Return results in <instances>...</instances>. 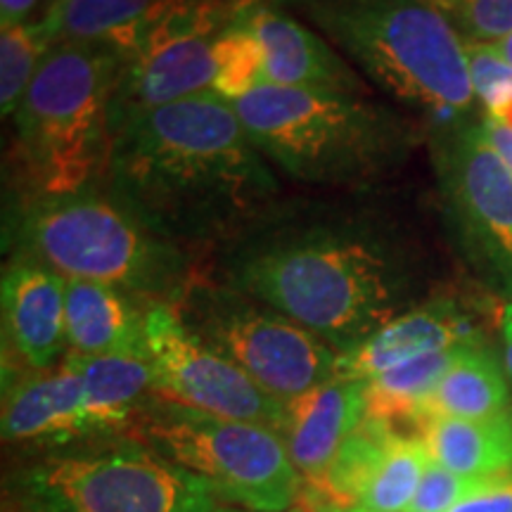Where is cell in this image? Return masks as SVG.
<instances>
[{
  "mask_svg": "<svg viewBox=\"0 0 512 512\" xmlns=\"http://www.w3.org/2000/svg\"><path fill=\"white\" fill-rule=\"evenodd\" d=\"M98 183L185 249L226 247L278 207L280 183L219 93L136 114L112 133Z\"/></svg>",
  "mask_w": 512,
  "mask_h": 512,
  "instance_id": "1",
  "label": "cell"
},
{
  "mask_svg": "<svg viewBox=\"0 0 512 512\" xmlns=\"http://www.w3.org/2000/svg\"><path fill=\"white\" fill-rule=\"evenodd\" d=\"M216 280L344 354L399 316L408 292V256L366 211L278 204L221 247Z\"/></svg>",
  "mask_w": 512,
  "mask_h": 512,
  "instance_id": "2",
  "label": "cell"
},
{
  "mask_svg": "<svg viewBox=\"0 0 512 512\" xmlns=\"http://www.w3.org/2000/svg\"><path fill=\"white\" fill-rule=\"evenodd\" d=\"M8 245L15 259L114 285L150 304H176L197 278L195 252L157 235L95 183L64 195H29L12 216Z\"/></svg>",
  "mask_w": 512,
  "mask_h": 512,
  "instance_id": "3",
  "label": "cell"
},
{
  "mask_svg": "<svg viewBox=\"0 0 512 512\" xmlns=\"http://www.w3.org/2000/svg\"><path fill=\"white\" fill-rule=\"evenodd\" d=\"M233 107L256 150L309 185L373 183L411 145L406 124L363 95L264 83Z\"/></svg>",
  "mask_w": 512,
  "mask_h": 512,
  "instance_id": "4",
  "label": "cell"
},
{
  "mask_svg": "<svg viewBox=\"0 0 512 512\" xmlns=\"http://www.w3.org/2000/svg\"><path fill=\"white\" fill-rule=\"evenodd\" d=\"M124 67L126 55L107 41H64L48 50L12 114L15 159L29 195H64L98 183Z\"/></svg>",
  "mask_w": 512,
  "mask_h": 512,
  "instance_id": "5",
  "label": "cell"
},
{
  "mask_svg": "<svg viewBox=\"0 0 512 512\" xmlns=\"http://www.w3.org/2000/svg\"><path fill=\"white\" fill-rule=\"evenodd\" d=\"M304 12L382 91L439 124L475 105L465 43L432 0H304Z\"/></svg>",
  "mask_w": 512,
  "mask_h": 512,
  "instance_id": "6",
  "label": "cell"
},
{
  "mask_svg": "<svg viewBox=\"0 0 512 512\" xmlns=\"http://www.w3.org/2000/svg\"><path fill=\"white\" fill-rule=\"evenodd\" d=\"M27 512H242L138 439L67 448L12 472Z\"/></svg>",
  "mask_w": 512,
  "mask_h": 512,
  "instance_id": "7",
  "label": "cell"
},
{
  "mask_svg": "<svg viewBox=\"0 0 512 512\" xmlns=\"http://www.w3.org/2000/svg\"><path fill=\"white\" fill-rule=\"evenodd\" d=\"M140 441L207 482L230 508L287 512L304 479L285 441L266 425L219 418L152 396L136 415Z\"/></svg>",
  "mask_w": 512,
  "mask_h": 512,
  "instance_id": "8",
  "label": "cell"
},
{
  "mask_svg": "<svg viewBox=\"0 0 512 512\" xmlns=\"http://www.w3.org/2000/svg\"><path fill=\"white\" fill-rule=\"evenodd\" d=\"M209 347L278 401L335 380L339 354L311 330L219 280L195 278L174 304Z\"/></svg>",
  "mask_w": 512,
  "mask_h": 512,
  "instance_id": "9",
  "label": "cell"
},
{
  "mask_svg": "<svg viewBox=\"0 0 512 512\" xmlns=\"http://www.w3.org/2000/svg\"><path fill=\"white\" fill-rule=\"evenodd\" d=\"M145 349L159 399L280 430L285 401L266 394L230 358L197 337L174 304H150Z\"/></svg>",
  "mask_w": 512,
  "mask_h": 512,
  "instance_id": "10",
  "label": "cell"
},
{
  "mask_svg": "<svg viewBox=\"0 0 512 512\" xmlns=\"http://www.w3.org/2000/svg\"><path fill=\"white\" fill-rule=\"evenodd\" d=\"M437 164L465 252L512 285V171L477 126H444Z\"/></svg>",
  "mask_w": 512,
  "mask_h": 512,
  "instance_id": "11",
  "label": "cell"
},
{
  "mask_svg": "<svg viewBox=\"0 0 512 512\" xmlns=\"http://www.w3.org/2000/svg\"><path fill=\"white\" fill-rule=\"evenodd\" d=\"M3 335L29 370H50L67 347V278L27 259L3 273Z\"/></svg>",
  "mask_w": 512,
  "mask_h": 512,
  "instance_id": "12",
  "label": "cell"
},
{
  "mask_svg": "<svg viewBox=\"0 0 512 512\" xmlns=\"http://www.w3.org/2000/svg\"><path fill=\"white\" fill-rule=\"evenodd\" d=\"M264 55L266 83L366 98V86L328 43L285 12L256 5L238 17Z\"/></svg>",
  "mask_w": 512,
  "mask_h": 512,
  "instance_id": "13",
  "label": "cell"
},
{
  "mask_svg": "<svg viewBox=\"0 0 512 512\" xmlns=\"http://www.w3.org/2000/svg\"><path fill=\"white\" fill-rule=\"evenodd\" d=\"M5 441H55L95 434L86 389L72 358L64 356L55 368L31 370L5 382L3 394Z\"/></svg>",
  "mask_w": 512,
  "mask_h": 512,
  "instance_id": "14",
  "label": "cell"
},
{
  "mask_svg": "<svg viewBox=\"0 0 512 512\" xmlns=\"http://www.w3.org/2000/svg\"><path fill=\"white\" fill-rule=\"evenodd\" d=\"M363 420L366 382L335 377L285 401L278 434L292 465L304 482H311L328 470Z\"/></svg>",
  "mask_w": 512,
  "mask_h": 512,
  "instance_id": "15",
  "label": "cell"
},
{
  "mask_svg": "<svg viewBox=\"0 0 512 512\" xmlns=\"http://www.w3.org/2000/svg\"><path fill=\"white\" fill-rule=\"evenodd\" d=\"M470 320L451 302H432L399 313L368 339L337 358V377L368 382L420 356L477 342Z\"/></svg>",
  "mask_w": 512,
  "mask_h": 512,
  "instance_id": "16",
  "label": "cell"
},
{
  "mask_svg": "<svg viewBox=\"0 0 512 512\" xmlns=\"http://www.w3.org/2000/svg\"><path fill=\"white\" fill-rule=\"evenodd\" d=\"M150 302L95 280L67 278V349L76 356H147Z\"/></svg>",
  "mask_w": 512,
  "mask_h": 512,
  "instance_id": "17",
  "label": "cell"
},
{
  "mask_svg": "<svg viewBox=\"0 0 512 512\" xmlns=\"http://www.w3.org/2000/svg\"><path fill=\"white\" fill-rule=\"evenodd\" d=\"M415 432L425 441L434 463L460 477H484L512 467V418L489 420L425 418Z\"/></svg>",
  "mask_w": 512,
  "mask_h": 512,
  "instance_id": "18",
  "label": "cell"
},
{
  "mask_svg": "<svg viewBox=\"0 0 512 512\" xmlns=\"http://www.w3.org/2000/svg\"><path fill=\"white\" fill-rule=\"evenodd\" d=\"M508 382L501 363L482 342L460 344L451 368L446 370L427 401L422 418L489 420L505 415Z\"/></svg>",
  "mask_w": 512,
  "mask_h": 512,
  "instance_id": "19",
  "label": "cell"
},
{
  "mask_svg": "<svg viewBox=\"0 0 512 512\" xmlns=\"http://www.w3.org/2000/svg\"><path fill=\"white\" fill-rule=\"evenodd\" d=\"M86 389L95 432L124 427L155 396V377L147 356H76L67 354Z\"/></svg>",
  "mask_w": 512,
  "mask_h": 512,
  "instance_id": "20",
  "label": "cell"
},
{
  "mask_svg": "<svg viewBox=\"0 0 512 512\" xmlns=\"http://www.w3.org/2000/svg\"><path fill=\"white\" fill-rule=\"evenodd\" d=\"M166 0H55L38 22L50 46L64 41H107L131 55L140 29Z\"/></svg>",
  "mask_w": 512,
  "mask_h": 512,
  "instance_id": "21",
  "label": "cell"
},
{
  "mask_svg": "<svg viewBox=\"0 0 512 512\" xmlns=\"http://www.w3.org/2000/svg\"><path fill=\"white\" fill-rule=\"evenodd\" d=\"M456 354L458 347L420 356L368 380L366 418L392 427L399 422H413L418 427L427 401H430L446 370L451 368Z\"/></svg>",
  "mask_w": 512,
  "mask_h": 512,
  "instance_id": "22",
  "label": "cell"
},
{
  "mask_svg": "<svg viewBox=\"0 0 512 512\" xmlns=\"http://www.w3.org/2000/svg\"><path fill=\"white\" fill-rule=\"evenodd\" d=\"M53 48L38 24H10L0 34V107L15 114L43 57Z\"/></svg>",
  "mask_w": 512,
  "mask_h": 512,
  "instance_id": "23",
  "label": "cell"
},
{
  "mask_svg": "<svg viewBox=\"0 0 512 512\" xmlns=\"http://www.w3.org/2000/svg\"><path fill=\"white\" fill-rule=\"evenodd\" d=\"M216 53H219V79L214 93L233 102L266 83L259 41L240 19H235L219 36Z\"/></svg>",
  "mask_w": 512,
  "mask_h": 512,
  "instance_id": "24",
  "label": "cell"
},
{
  "mask_svg": "<svg viewBox=\"0 0 512 512\" xmlns=\"http://www.w3.org/2000/svg\"><path fill=\"white\" fill-rule=\"evenodd\" d=\"M467 64L475 95L491 117H505L512 110V64L505 60L498 43H470Z\"/></svg>",
  "mask_w": 512,
  "mask_h": 512,
  "instance_id": "25",
  "label": "cell"
},
{
  "mask_svg": "<svg viewBox=\"0 0 512 512\" xmlns=\"http://www.w3.org/2000/svg\"><path fill=\"white\" fill-rule=\"evenodd\" d=\"M475 41H503L512 34V0H446Z\"/></svg>",
  "mask_w": 512,
  "mask_h": 512,
  "instance_id": "26",
  "label": "cell"
},
{
  "mask_svg": "<svg viewBox=\"0 0 512 512\" xmlns=\"http://www.w3.org/2000/svg\"><path fill=\"white\" fill-rule=\"evenodd\" d=\"M467 482H470L467 477H460L430 460L406 512H448L465 494Z\"/></svg>",
  "mask_w": 512,
  "mask_h": 512,
  "instance_id": "27",
  "label": "cell"
},
{
  "mask_svg": "<svg viewBox=\"0 0 512 512\" xmlns=\"http://www.w3.org/2000/svg\"><path fill=\"white\" fill-rule=\"evenodd\" d=\"M448 512H512V467L472 477L465 494Z\"/></svg>",
  "mask_w": 512,
  "mask_h": 512,
  "instance_id": "28",
  "label": "cell"
},
{
  "mask_svg": "<svg viewBox=\"0 0 512 512\" xmlns=\"http://www.w3.org/2000/svg\"><path fill=\"white\" fill-rule=\"evenodd\" d=\"M477 131L482 133V138L496 150V155L508 164V169L512 171V124L501 117H486L477 124Z\"/></svg>",
  "mask_w": 512,
  "mask_h": 512,
  "instance_id": "29",
  "label": "cell"
},
{
  "mask_svg": "<svg viewBox=\"0 0 512 512\" xmlns=\"http://www.w3.org/2000/svg\"><path fill=\"white\" fill-rule=\"evenodd\" d=\"M36 0H0V17H3V27L10 24H22V19L29 15Z\"/></svg>",
  "mask_w": 512,
  "mask_h": 512,
  "instance_id": "30",
  "label": "cell"
},
{
  "mask_svg": "<svg viewBox=\"0 0 512 512\" xmlns=\"http://www.w3.org/2000/svg\"><path fill=\"white\" fill-rule=\"evenodd\" d=\"M501 328H503V342H505V370H508V377L512 380V302L505 306Z\"/></svg>",
  "mask_w": 512,
  "mask_h": 512,
  "instance_id": "31",
  "label": "cell"
},
{
  "mask_svg": "<svg viewBox=\"0 0 512 512\" xmlns=\"http://www.w3.org/2000/svg\"><path fill=\"white\" fill-rule=\"evenodd\" d=\"M256 5H261V0H233V3H230V8H233L235 17H240L242 12L252 10V8H256Z\"/></svg>",
  "mask_w": 512,
  "mask_h": 512,
  "instance_id": "32",
  "label": "cell"
},
{
  "mask_svg": "<svg viewBox=\"0 0 512 512\" xmlns=\"http://www.w3.org/2000/svg\"><path fill=\"white\" fill-rule=\"evenodd\" d=\"M437 3H441V5H446V0H437Z\"/></svg>",
  "mask_w": 512,
  "mask_h": 512,
  "instance_id": "33",
  "label": "cell"
},
{
  "mask_svg": "<svg viewBox=\"0 0 512 512\" xmlns=\"http://www.w3.org/2000/svg\"><path fill=\"white\" fill-rule=\"evenodd\" d=\"M17 512H27V510H17Z\"/></svg>",
  "mask_w": 512,
  "mask_h": 512,
  "instance_id": "34",
  "label": "cell"
}]
</instances>
